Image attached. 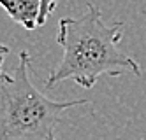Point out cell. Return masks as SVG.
Returning a JSON list of instances; mask_svg holds the SVG:
<instances>
[{"instance_id":"obj_1","label":"cell","mask_w":146,"mask_h":140,"mask_svg":"<svg viewBox=\"0 0 146 140\" xmlns=\"http://www.w3.org/2000/svg\"><path fill=\"white\" fill-rule=\"evenodd\" d=\"M123 39V23L104 25L100 11L92 2L79 18H62L58 23L56 44L64 47V58L51 70L46 81L55 88L64 81H72L85 89H92L100 75H118L132 72L141 75L139 63L118 47Z\"/></svg>"},{"instance_id":"obj_2","label":"cell","mask_w":146,"mask_h":140,"mask_svg":"<svg viewBox=\"0 0 146 140\" xmlns=\"http://www.w3.org/2000/svg\"><path fill=\"white\" fill-rule=\"evenodd\" d=\"M32 58L19 53L14 75L2 72L0 82V140H58L55 128L65 110L88 103L86 98L56 102L40 93L32 79Z\"/></svg>"},{"instance_id":"obj_3","label":"cell","mask_w":146,"mask_h":140,"mask_svg":"<svg viewBox=\"0 0 146 140\" xmlns=\"http://www.w3.org/2000/svg\"><path fill=\"white\" fill-rule=\"evenodd\" d=\"M0 5L5 9L13 21L23 25L27 30L39 28L40 2L39 0H0Z\"/></svg>"},{"instance_id":"obj_4","label":"cell","mask_w":146,"mask_h":140,"mask_svg":"<svg viewBox=\"0 0 146 140\" xmlns=\"http://www.w3.org/2000/svg\"><path fill=\"white\" fill-rule=\"evenodd\" d=\"M40 2V16H39V26H44L48 18L53 14V11L58 4V0H39Z\"/></svg>"}]
</instances>
